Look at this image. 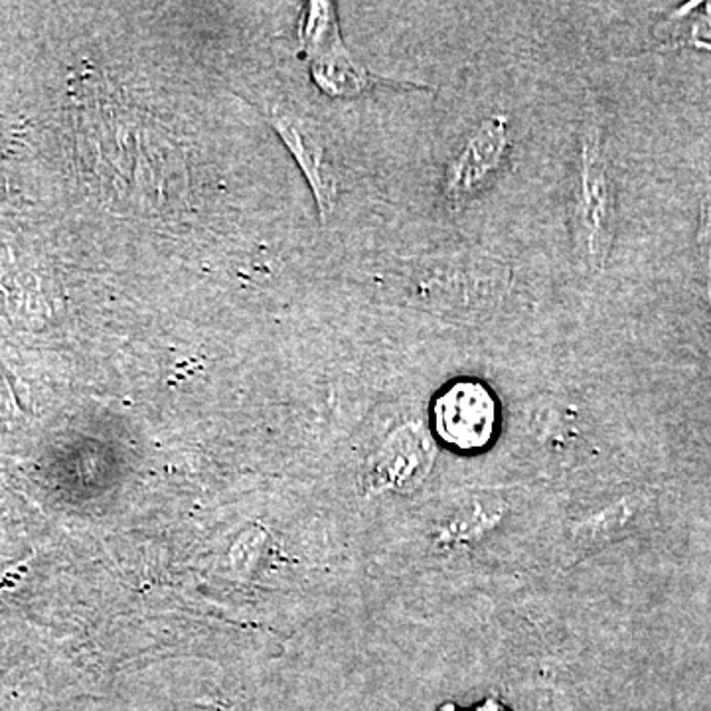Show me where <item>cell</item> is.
Returning a JSON list of instances; mask_svg holds the SVG:
<instances>
[{
	"instance_id": "6da1fadb",
	"label": "cell",
	"mask_w": 711,
	"mask_h": 711,
	"mask_svg": "<svg viewBox=\"0 0 711 711\" xmlns=\"http://www.w3.org/2000/svg\"><path fill=\"white\" fill-rule=\"evenodd\" d=\"M514 284L507 261L472 246L444 248L415 261L409 297L441 319L477 322L492 317Z\"/></svg>"
},
{
	"instance_id": "7a4b0ae2",
	"label": "cell",
	"mask_w": 711,
	"mask_h": 711,
	"mask_svg": "<svg viewBox=\"0 0 711 711\" xmlns=\"http://www.w3.org/2000/svg\"><path fill=\"white\" fill-rule=\"evenodd\" d=\"M569 194V228L575 253L589 271H603L617 236V182L603 124L595 117L579 124Z\"/></svg>"
},
{
	"instance_id": "3957f363",
	"label": "cell",
	"mask_w": 711,
	"mask_h": 711,
	"mask_svg": "<svg viewBox=\"0 0 711 711\" xmlns=\"http://www.w3.org/2000/svg\"><path fill=\"white\" fill-rule=\"evenodd\" d=\"M512 151V123L504 111L482 117L457 142L441 177L443 202L453 213L487 192Z\"/></svg>"
},
{
	"instance_id": "277c9868",
	"label": "cell",
	"mask_w": 711,
	"mask_h": 711,
	"mask_svg": "<svg viewBox=\"0 0 711 711\" xmlns=\"http://www.w3.org/2000/svg\"><path fill=\"white\" fill-rule=\"evenodd\" d=\"M302 48L312 78L330 98H354L370 88L372 76L354 62L342 42L332 2H311L301 24Z\"/></svg>"
},
{
	"instance_id": "5b68a950",
	"label": "cell",
	"mask_w": 711,
	"mask_h": 711,
	"mask_svg": "<svg viewBox=\"0 0 711 711\" xmlns=\"http://www.w3.org/2000/svg\"><path fill=\"white\" fill-rule=\"evenodd\" d=\"M433 429L443 443L459 451L484 449L497 435V395L472 378L449 383L433 401Z\"/></svg>"
},
{
	"instance_id": "8992f818",
	"label": "cell",
	"mask_w": 711,
	"mask_h": 711,
	"mask_svg": "<svg viewBox=\"0 0 711 711\" xmlns=\"http://www.w3.org/2000/svg\"><path fill=\"white\" fill-rule=\"evenodd\" d=\"M649 502V494L634 492L587 512L568 525L565 548L578 560L604 550L609 543L617 542L624 533H629Z\"/></svg>"
},
{
	"instance_id": "52a82bcc",
	"label": "cell",
	"mask_w": 711,
	"mask_h": 711,
	"mask_svg": "<svg viewBox=\"0 0 711 711\" xmlns=\"http://www.w3.org/2000/svg\"><path fill=\"white\" fill-rule=\"evenodd\" d=\"M276 127L281 139L293 152L294 159L299 160L304 177L311 182L314 196H317L320 218L327 220L334 208V200H337V178L327 162V154H324V147L320 142L319 134L302 121L289 119V117L277 119Z\"/></svg>"
},
{
	"instance_id": "ba28073f",
	"label": "cell",
	"mask_w": 711,
	"mask_h": 711,
	"mask_svg": "<svg viewBox=\"0 0 711 711\" xmlns=\"http://www.w3.org/2000/svg\"><path fill=\"white\" fill-rule=\"evenodd\" d=\"M433 461V443L418 425L398 429L383 444L378 457V472L385 482H419Z\"/></svg>"
},
{
	"instance_id": "9c48e42d",
	"label": "cell",
	"mask_w": 711,
	"mask_h": 711,
	"mask_svg": "<svg viewBox=\"0 0 711 711\" xmlns=\"http://www.w3.org/2000/svg\"><path fill=\"white\" fill-rule=\"evenodd\" d=\"M658 50L700 48L711 52V2H690L674 10L657 30Z\"/></svg>"
},
{
	"instance_id": "30bf717a",
	"label": "cell",
	"mask_w": 711,
	"mask_h": 711,
	"mask_svg": "<svg viewBox=\"0 0 711 711\" xmlns=\"http://www.w3.org/2000/svg\"><path fill=\"white\" fill-rule=\"evenodd\" d=\"M700 256H702L703 276H705V294L711 309V184L703 196L702 216H700V231H698Z\"/></svg>"
}]
</instances>
